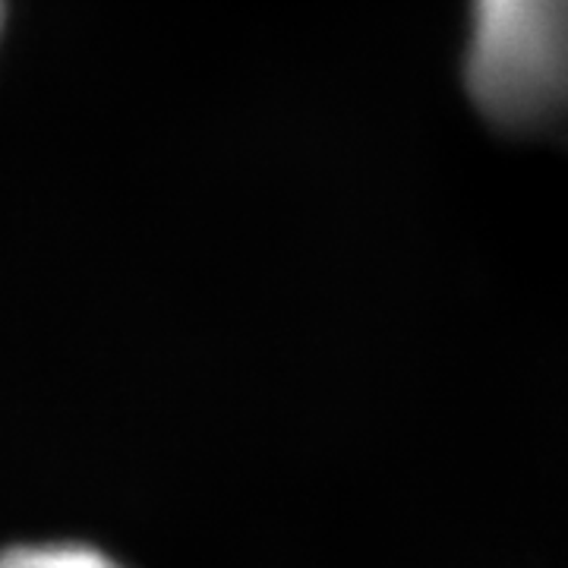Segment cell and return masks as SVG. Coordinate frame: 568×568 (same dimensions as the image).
<instances>
[{
	"mask_svg": "<svg viewBox=\"0 0 568 568\" xmlns=\"http://www.w3.org/2000/svg\"><path fill=\"white\" fill-rule=\"evenodd\" d=\"M467 85L489 121L544 130L568 118V0H474Z\"/></svg>",
	"mask_w": 568,
	"mask_h": 568,
	"instance_id": "cell-1",
	"label": "cell"
},
{
	"mask_svg": "<svg viewBox=\"0 0 568 568\" xmlns=\"http://www.w3.org/2000/svg\"><path fill=\"white\" fill-rule=\"evenodd\" d=\"M0 568H123L108 552L85 544H26L0 552Z\"/></svg>",
	"mask_w": 568,
	"mask_h": 568,
	"instance_id": "cell-2",
	"label": "cell"
},
{
	"mask_svg": "<svg viewBox=\"0 0 568 568\" xmlns=\"http://www.w3.org/2000/svg\"><path fill=\"white\" fill-rule=\"evenodd\" d=\"M0 29H3V0H0Z\"/></svg>",
	"mask_w": 568,
	"mask_h": 568,
	"instance_id": "cell-3",
	"label": "cell"
}]
</instances>
